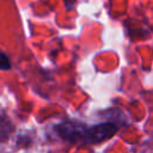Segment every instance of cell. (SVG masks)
I'll return each mask as SVG.
<instances>
[{
	"instance_id": "cell-3",
	"label": "cell",
	"mask_w": 153,
	"mask_h": 153,
	"mask_svg": "<svg viewBox=\"0 0 153 153\" xmlns=\"http://www.w3.org/2000/svg\"><path fill=\"white\" fill-rule=\"evenodd\" d=\"M12 68V63L10 60V56L0 50V71H10Z\"/></svg>"
},
{
	"instance_id": "cell-2",
	"label": "cell",
	"mask_w": 153,
	"mask_h": 153,
	"mask_svg": "<svg viewBox=\"0 0 153 153\" xmlns=\"http://www.w3.org/2000/svg\"><path fill=\"white\" fill-rule=\"evenodd\" d=\"M16 126L12 120L6 114H0V143H4L10 140L14 134Z\"/></svg>"
},
{
	"instance_id": "cell-4",
	"label": "cell",
	"mask_w": 153,
	"mask_h": 153,
	"mask_svg": "<svg viewBox=\"0 0 153 153\" xmlns=\"http://www.w3.org/2000/svg\"><path fill=\"white\" fill-rule=\"evenodd\" d=\"M66 2H69V0H66Z\"/></svg>"
},
{
	"instance_id": "cell-1",
	"label": "cell",
	"mask_w": 153,
	"mask_h": 153,
	"mask_svg": "<svg viewBox=\"0 0 153 153\" xmlns=\"http://www.w3.org/2000/svg\"><path fill=\"white\" fill-rule=\"evenodd\" d=\"M118 130L120 127L111 121L87 124L78 120L65 118L54 124L55 134L62 141L72 145H98L114 137Z\"/></svg>"
}]
</instances>
